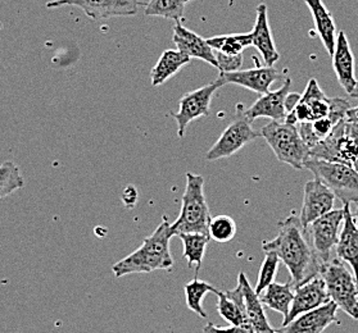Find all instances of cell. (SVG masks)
<instances>
[{"instance_id": "obj_1", "label": "cell", "mask_w": 358, "mask_h": 333, "mask_svg": "<svg viewBox=\"0 0 358 333\" xmlns=\"http://www.w3.org/2000/svg\"><path fill=\"white\" fill-rule=\"evenodd\" d=\"M264 251H273L288 268L293 288L319 276L321 262L312 248L311 240L301 218L296 214L289 216L279 222L276 237L266 241Z\"/></svg>"}, {"instance_id": "obj_2", "label": "cell", "mask_w": 358, "mask_h": 333, "mask_svg": "<svg viewBox=\"0 0 358 333\" xmlns=\"http://www.w3.org/2000/svg\"><path fill=\"white\" fill-rule=\"evenodd\" d=\"M173 237L171 225L164 219L156 231L143 241L139 248L113 264L112 272L116 279L136 273L171 271L173 267L170 241Z\"/></svg>"}, {"instance_id": "obj_3", "label": "cell", "mask_w": 358, "mask_h": 333, "mask_svg": "<svg viewBox=\"0 0 358 333\" xmlns=\"http://www.w3.org/2000/svg\"><path fill=\"white\" fill-rule=\"evenodd\" d=\"M210 213L204 195V179L201 175L187 173V186L178 219L171 225L173 236L179 233H204L210 236Z\"/></svg>"}, {"instance_id": "obj_4", "label": "cell", "mask_w": 358, "mask_h": 333, "mask_svg": "<svg viewBox=\"0 0 358 333\" xmlns=\"http://www.w3.org/2000/svg\"><path fill=\"white\" fill-rule=\"evenodd\" d=\"M259 132L279 162L289 164L294 170H303L304 163L310 158V147L302 139L296 124L271 121Z\"/></svg>"}, {"instance_id": "obj_5", "label": "cell", "mask_w": 358, "mask_h": 333, "mask_svg": "<svg viewBox=\"0 0 358 333\" xmlns=\"http://www.w3.org/2000/svg\"><path fill=\"white\" fill-rule=\"evenodd\" d=\"M320 276L327 283V293L333 302L353 319H358V282L339 258L321 264Z\"/></svg>"}, {"instance_id": "obj_6", "label": "cell", "mask_w": 358, "mask_h": 333, "mask_svg": "<svg viewBox=\"0 0 358 333\" xmlns=\"http://www.w3.org/2000/svg\"><path fill=\"white\" fill-rule=\"evenodd\" d=\"M310 156L343 163L358 172V124L344 118L327 139L312 147Z\"/></svg>"}, {"instance_id": "obj_7", "label": "cell", "mask_w": 358, "mask_h": 333, "mask_svg": "<svg viewBox=\"0 0 358 333\" xmlns=\"http://www.w3.org/2000/svg\"><path fill=\"white\" fill-rule=\"evenodd\" d=\"M304 168L311 171L315 179L324 182L343 204L358 202V172L347 164L329 162L310 156Z\"/></svg>"}, {"instance_id": "obj_8", "label": "cell", "mask_w": 358, "mask_h": 333, "mask_svg": "<svg viewBox=\"0 0 358 333\" xmlns=\"http://www.w3.org/2000/svg\"><path fill=\"white\" fill-rule=\"evenodd\" d=\"M261 138V132L253 130L252 121L245 114L242 104L236 107V114L231 124L221 133L217 141L213 144L207 153V161L215 162L218 159H225L233 156L242 147L252 141Z\"/></svg>"}, {"instance_id": "obj_9", "label": "cell", "mask_w": 358, "mask_h": 333, "mask_svg": "<svg viewBox=\"0 0 358 333\" xmlns=\"http://www.w3.org/2000/svg\"><path fill=\"white\" fill-rule=\"evenodd\" d=\"M225 85L224 80L218 77L210 85L203 86L201 89H196L194 91L187 93L179 101V110L172 112L170 116L178 124V135L179 138H184L187 126L192 124L194 119L201 117L210 116V103L213 99V95L220 87Z\"/></svg>"}, {"instance_id": "obj_10", "label": "cell", "mask_w": 358, "mask_h": 333, "mask_svg": "<svg viewBox=\"0 0 358 333\" xmlns=\"http://www.w3.org/2000/svg\"><path fill=\"white\" fill-rule=\"evenodd\" d=\"M344 222V208L331 210L325 216L313 221L306 227L312 248L321 264L333 259L331 253L336 248L339 241V233Z\"/></svg>"}, {"instance_id": "obj_11", "label": "cell", "mask_w": 358, "mask_h": 333, "mask_svg": "<svg viewBox=\"0 0 358 333\" xmlns=\"http://www.w3.org/2000/svg\"><path fill=\"white\" fill-rule=\"evenodd\" d=\"M78 7L94 21L108 20L112 17L135 16L141 6V0H50L47 8Z\"/></svg>"}, {"instance_id": "obj_12", "label": "cell", "mask_w": 358, "mask_h": 333, "mask_svg": "<svg viewBox=\"0 0 358 333\" xmlns=\"http://www.w3.org/2000/svg\"><path fill=\"white\" fill-rule=\"evenodd\" d=\"M331 108V99L321 90L316 78H311L294 109L287 114L285 122L292 124L313 122L330 117Z\"/></svg>"}, {"instance_id": "obj_13", "label": "cell", "mask_w": 358, "mask_h": 333, "mask_svg": "<svg viewBox=\"0 0 358 333\" xmlns=\"http://www.w3.org/2000/svg\"><path fill=\"white\" fill-rule=\"evenodd\" d=\"M335 198L334 193L320 179L308 181L304 185L303 204L299 214L302 225L307 227L313 221L331 212Z\"/></svg>"}, {"instance_id": "obj_14", "label": "cell", "mask_w": 358, "mask_h": 333, "mask_svg": "<svg viewBox=\"0 0 358 333\" xmlns=\"http://www.w3.org/2000/svg\"><path fill=\"white\" fill-rule=\"evenodd\" d=\"M330 300L331 299L327 293V283L324 279L320 274L313 277L294 288V297L290 306V311L288 318L282 320V325H288L289 322L296 319L298 316L316 309Z\"/></svg>"}, {"instance_id": "obj_15", "label": "cell", "mask_w": 358, "mask_h": 333, "mask_svg": "<svg viewBox=\"0 0 358 333\" xmlns=\"http://www.w3.org/2000/svg\"><path fill=\"white\" fill-rule=\"evenodd\" d=\"M218 77L222 78L226 84H233V85H239L245 87L248 90H252L255 93L264 94L268 93L270 86L273 82L284 80V76L281 75L280 71L276 70L275 67L265 66L256 68L245 71H235V72H221Z\"/></svg>"}, {"instance_id": "obj_16", "label": "cell", "mask_w": 358, "mask_h": 333, "mask_svg": "<svg viewBox=\"0 0 358 333\" xmlns=\"http://www.w3.org/2000/svg\"><path fill=\"white\" fill-rule=\"evenodd\" d=\"M338 305L333 300L321 305L316 309L310 310L298 316L281 328L285 333H322L329 325H341L336 318Z\"/></svg>"}, {"instance_id": "obj_17", "label": "cell", "mask_w": 358, "mask_h": 333, "mask_svg": "<svg viewBox=\"0 0 358 333\" xmlns=\"http://www.w3.org/2000/svg\"><path fill=\"white\" fill-rule=\"evenodd\" d=\"M292 78L287 76L280 89L264 94L256 103L245 110V114L253 122L261 117L271 118L273 121H285L287 118V98L290 94Z\"/></svg>"}, {"instance_id": "obj_18", "label": "cell", "mask_w": 358, "mask_h": 333, "mask_svg": "<svg viewBox=\"0 0 358 333\" xmlns=\"http://www.w3.org/2000/svg\"><path fill=\"white\" fill-rule=\"evenodd\" d=\"M172 40L176 47L184 54L189 55L190 58L202 59L203 62L208 63L218 70L216 53L210 47L208 41L203 39L202 36H199L194 31L187 29L181 22H176L173 26Z\"/></svg>"}, {"instance_id": "obj_19", "label": "cell", "mask_w": 358, "mask_h": 333, "mask_svg": "<svg viewBox=\"0 0 358 333\" xmlns=\"http://www.w3.org/2000/svg\"><path fill=\"white\" fill-rule=\"evenodd\" d=\"M331 57H333L335 75L338 77L339 84L345 90V93H352L357 84L356 63H355V55L350 49V41L345 32L341 31L338 34L334 54Z\"/></svg>"}, {"instance_id": "obj_20", "label": "cell", "mask_w": 358, "mask_h": 333, "mask_svg": "<svg viewBox=\"0 0 358 333\" xmlns=\"http://www.w3.org/2000/svg\"><path fill=\"white\" fill-rule=\"evenodd\" d=\"M344 222L335 248L336 258L350 264L358 282V227L352 214L350 204H344Z\"/></svg>"}, {"instance_id": "obj_21", "label": "cell", "mask_w": 358, "mask_h": 333, "mask_svg": "<svg viewBox=\"0 0 358 333\" xmlns=\"http://www.w3.org/2000/svg\"><path fill=\"white\" fill-rule=\"evenodd\" d=\"M252 45L257 49L266 66L273 67V64L280 59V54L273 41V32L268 24L267 6L265 3L257 7L256 24L252 30Z\"/></svg>"}, {"instance_id": "obj_22", "label": "cell", "mask_w": 358, "mask_h": 333, "mask_svg": "<svg viewBox=\"0 0 358 333\" xmlns=\"http://www.w3.org/2000/svg\"><path fill=\"white\" fill-rule=\"evenodd\" d=\"M238 283L242 287L245 314L250 325L255 328L256 333H273L275 330L267 320L264 304L261 302L256 290H253L250 286L245 273H239Z\"/></svg>"}, {"instance_id": "obj_23", "label": "cell", "mask_w": 358, "mask_h": 333, "mask_svg": "<svg viewBox=\"0 0 358 333\" xmlns=\"http://www.w3.org/2000/svg\"><path fill=\"white\" fill-rule=\"evenodd\" d=\"M217 311L221 317L225 319L229 325L242 327L250 325L245 306H244V297H243L242 287L238 283L234 290L227 291H217Z\"/></svg>"}, {"instance_id": "obj_24", "label": "cell", "mask_w": 358, "mask_h": 333, "mask_svg": "<svg viewBox=\"0 0 358 333\" xmlns=\"http://www.w3.org/2000/svg\"><path fill=\"white\" fill-rule=\"evenodd\" d=\"M313 17V22L320 39L322 41L327 53L331 57L334 54L336 45V27L334 18L329 9L325 7L322 0H304Z\"/></svg>"}, {"instance_id": "obj_25", "label": "cell", "mask_w": 358, "mask_h": 333, "mask_svg": "<svg viewBox=\"0 0 358 333\" xmlns=\"http://www.w3.org/2000/svg\"><path fill=\"white\" fill-rule=\"evenodd\" d=\"M190 57L180 52L179 49H169L164 50L161 58L158 59L156 66L150 72L152 85L161 86L167 82L170 78L178 75L182 67L190 63Z\"/></svg>"}, {"instance_id": "obj_26", "label": "cell", "mask_w": 358, "mask_h": 333, "mask_svg": "<svg viewBox=\"0 0 358 333\" xmlns=\"http://www.w3.org/2000/svg\"><path fill=\"white\" fill-rule=\"evenodd\" d=\"M293 297H294V291H293V286H292L290 281H288L287 283L273 282L262 294L259 295V299L262 304L273 311L280 313L284 318L282 320H285L288 318Z\"/></svg>"}, {"instance_id": "obj_27", "label": "cell", "mask_w": 358, "mask_h": 333, "mask_svg": "<svg viewBox=\"0 0 358 333\" xmlns=\"http://www.w3.org/2000/svg\"><path fill=\"white\" fill-rule=\"evenodd\" d=\"M184 246V258L187 259L189 267L195 265L196 273L202 267L203 258L206 249L210 242V236L204 233H179L178 235Z\"/></svg>"}, {"instance_id": "obj_28", "label": "cell", "mask_w": 358, "mask_h": 333, "mask_svg": "<svg viewBox=\"0 0 358 333\" xmlns=\"http://www.w3.org/2000/svg\"><path fill=\"white\" fill-rule=\"evenodd\" d=\"M210 47L227 55L243 54L245 47L252 45V32L248 34H230L207 39Z\"/></svg>"}, {"instance_id": "obj_29", "label": "cell", "mask_w": 358, "mask_h": 333, "mask_svg": "<svg viewBox=\"0 0 358 333\" xmlns=\"http://www.w3.org/2000/svg\"><path fill=\"white\" fill-rule=\"evenodd\" d=\"M187 3V0H149L144 9V15L181 22Z\"/></svg>"}, {"instance_id": "obj_30", "label": "cell", "mask_w": 358, "mask_h": 333, "mask_svg": "<svg viewBox=\"0 0 358 333\" xmlns=\"http://www.w3.org/2000/svg\"><path fill=\"white\" fill-rule=\"evenodd\" d=\"M185 290V300H187V306L192 311H194L198 317L208 318L207 311L203 308L202 302L204 296L212 293V294H217V288L212 286L210 283L204 282L195 277L192 282H189L184 287Z\"/></svg>"}, {"instance_id": "obj_31", "label": "cell", "mask_w": 358, "mask_h": 333, "mask_svg": "<svg viewBox=\"0 0 358 333\" xmlns=\"http://www.w3.org/2000/svg\"><path fill=\"white\" fill-rule=\"evenodd\" d=\"M24 186V179L20 167L12 161L0 164V200Z\"/></svg>"}, {"instance_id": "obj_32", "label": "cell", "mask_w": 358, "mask_h": 333, "mask_svg": "<svg viewBox=\"0 0 358 333\" xmlns=\"http://www.w3.org/2000/svg\"><path fill=\"white\" fill-rule=\"evenodd\" d=\"M238 231L236 223L229 216H217L212 218L210 223V237L216 242L225 244L233 240Z\"/></svg>"}, {"instance_id": "obj_33", "label": "cell", "mask_w": 358, "mask_h": 333, "mask_svg": "<svg viewBox=\"0 0 358 333\" xmlns=\"http://www.w3.org/2000/svg\"><path fill=\"white\" fill-rule=\"evenodd\" d=\"M265 254V260L261 265V269L258 273L257 285H256V293L258 296L273 283V279L276 277V273H278L279 263H280L279 256L273 251H267Z\"/></svg>"}, {"instance_id": "obj_34", "label": "cell", "mask_w": 358, "mask_h": 333, "mask_svg": "<svg viewBox=\"0 0 358 333\" xmlns=\"http://www.w3.org/2000/svg\"><path fill=\"white\" fill-rule=\"evenodd\" d=\"M216 58H217L218 70L220 72H235L239 71L243 64V54L227 55L224 53L216 52Z\"/></svg>"}, {"instance_id": "obj_35", "label": "cell", "mask_w": 358, "mask_h": 333, "mask_svg": "<svg viewBox=\"0 0 358 333\" xmlns=\"http://www.w3.org/2000/svg\"><path fill=\"white\" fill-rule=\"evenodd\" d=\"M241 327L229 325V327H220V325L208 323L203 327V333H239Z\"/></svg>"}, {"instance_id": "obj_36", "label": "cell", "mask_w": 358, "mask_h": 333, "mask_svg": "<svg viewBox=\"0 0 358 333\" xmlns=\"http://www.w3.org/2000/svg\"><path fill=\"white\" fill-rule=\"evenodd\" d=\"M122 202H124L126 207L133 208L134 204L138 202V191H136L135 187L131 186V185L125 187V190L122 193Z\"/></svg>"}, {"instance_id": "obj_37", "label": "cell", "mask_w": 358, "mask_h": 333, "mask_svg": "<svg viewBox=\"0 0 358 333\" xmlns=\"http://www.w3.org/2000/svg\"><path fill=\"white\" fill-rule=\"evenodd\" d=\"M345 119H348L350 122H355L358 124V105L357 107H352V108L347 112Z\"/></svg>"}, {"instance_id": "obj_38", "label": "cell", "mask_w": 358, "mask_h": 333, "mask_svg": "<svg viewBox=\"0 0 358 333\" xmlns=\"http://www.w3.org/2000/svg\"><path fill=\"white\" fill-rule=\"evenodd\" d=\"M239 333H256L255 328L250 325H244L241 327V332Z\"/></svg>"}, {"instance_id": "obj_39", "label": "cell", "mask_w": 358, "mask_h": 333, "mask_svg": "<svg viewBox=\"0 0 358 333\" xmlns=\"http://www.w3.org/2000/svg\"><path fill=\"white\" fill-rule=\"evenodd\" d=\"M352 214H353V218H355V222H356V225L358 227V202H355V210L352 212Z\"/></svg>"}, {"instance_id": "obj_40", "label": "cell", "mask_w": 358, "mask_h": 333, "mask_svg": "<svg viewBox=\"0 0 358 333\" xmlns=\"http://www.w3.org/2000/svg\"><path fill=\"white\" fill-rule=\"evenodd\" d=\"M350 96L352 98H355V99H358V80H357V84H356V86H355V89H353V91L350 94Z\"/></svg>"}, {"instance_id": "obj_41", "label": "cell", "mask_w": 358, "mask_h": 333, "mask_svg": "<svg viewBox=\"0 0 358 333\" xmlns=\"http://www.w3.org/2000/svg\"><path fill=\"white\" fill-rule=\"evenodd\" d=\"M273 333H285L284 332V330L282 328H280V330H275Z\"/></svg>"}, {"instance_id": "obj_42", "label": "cell", "mask_w": 358, "mask_h": 333, "mask_svg": "<svg viewBox=\"0 0 358 333\" xmlns=\"http://www.w3.org/2000/svg\"><path fill=\"white\" fill-rule=\"evenodd\" d=\"M187 3H189V1H192V0H187Z\"/></svg>"}]
</instances>
